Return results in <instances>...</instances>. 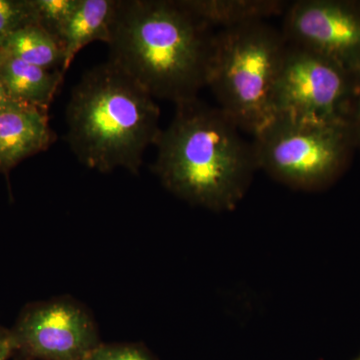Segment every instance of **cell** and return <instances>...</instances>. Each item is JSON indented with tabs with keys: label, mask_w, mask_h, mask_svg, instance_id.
<instances>
[{
	"label": "cell",
	"mask_w": 360,
	"mask_h": 360,
	"mask_svg": "<svg viewBox=\"0 0 360 360\" xmlns=\"http://www.w3.org/2000/svg\"><path fill=\"white\" fill-rule=\"evenodd\" d=\"M155 146L153 172L165 189L212 212L233 210L258 170L252 142L219 106L200 98L177 104Z\"/></svg>",
	"instance_id": "obj_1"
},
{
	"label": "cell",
	"mask_w": 360,
	"mask_h": 360,
	"mask_svg": "<svg viewBox=\"0 0 360 360\" xmlns=\"http://www.w3.org/2000/svg\"><path fill=\"white\" fill-rule=\"evenodd\" d=\"M213 35L181 0H120L108 61L177 105L206 86Z\"/></svg>",
	"instance_id": "obj_2"
},
{
	"label": "cell",
	"mask_w": 360,
	"mask_h": 360,
	"mask_svg": "<svg viewBox=\"0 0 360 360\" xmlns=\"http://www.w3.org/2000/svg\"><path fill=\"white\" fill-rule=\"evenodd\" d=\"M155 98L110 61L82 75L66 108L68 144L89 169L139 174L143 155L160 136Z\"/></svg>",
	"instance_id": "obj_3"
},
{
	"label": "cell",
	"mask_w": 360,
	"mask_h": 360,
	"mask_svg": "<svg viewBox=\"0 0 360 360\" xmlns=\"http://www.w3.org/2000/svg\"><path fill=\"white\" fill-rule=\"evenodd\" d=\"M286 41L266 21L213 35L206 86L241 131L255 135L274 117L272 94Z\"/></svg>",
	"instance_id": "obj_4"
},
{
	"label": "cell",
	"mask_w": 360,
	"mask_h": 360,
	"mask_svg": "<svg viewBox=\"0 0 360 360\" xmlns=\"http://www.w3.org/2000/svg\"><path fill=\"white\" fill-rule=\"evenodd\" d=\"M258 170L304 191L328 188L356 151L349 123L274 117L253 135Z\"/></svg>",
	"instance_id": "obj_5"
},
{
	"label": "cell",
	"mask_w": 360,
	"mask_h": 360,
	"mask_svg": "<svg viewBox=\"0 0 360 360\" xmlns=\"http://www.w3.org/2000/svg\"><path fill=\"white\" fill-rule=\"evenodd\" d=\"M359 84L335 61L288 41L272 94L274 117L349 123Z\"/></svg>",
	"instance_id": "obj_6"
},
{
	"label": "cell",
	"mask_w": 360,
	"mask_h": 360,
	"mask_svg": "<svg viewBox=\"0 0 360 360\" xmlns=\"http://www.w3.org/2000/svg\"><path fill=\"white\" fill-rule=\"evenodd\" d=\"M11 333L15 354L35 360H84L101 343L89 310L66 296L28 303Z\"/></svg>",
	"instance_id": "obj_7"
},
{
	"label": "cell",
	"mask_w": 360,
	"mask_h": 360,
	"mask_svg": "<svg viewBox=\"0 0 360 360\" xmlns=\"http://www.w3.org/2000/svg\"><path fill=\"white\" fill-rule=\"evenodd\" d=\"M284 37L360 79V0H297L283 13Z\"/></svg>",
	"instance_id": "obj_8"
},
{
	"label": "cell",
	"mask_w": 360,
	"mask_h": 360,
	"mask_svg": "<svg viewBox=\"0 0 360 360\" xmlns=\"http://www.w3.org/2000/svg\"><path fill=\"white\" fill-rule=\"evenodd\" d=\"M56 141L49 111L13 103L0 110V172L8 174L25 158L47 150Z\"/></svg>",
	"instance_id": "obj_9"
},
{
	"label": "cell",
	"mask_w": 360,
	"mask_h": 360,
	"mask_svg": "<svg viewBox=\"0 0 360 360\" xmlns=\"http://www.w3.org/2000/svg\"><path fill=\"white\" fill-rule=\"evenodd\" d=\"M120 4V0H78L59 37L65 49V72L86 45L110 44Z\"/></svg>",
	"instance_id": "obj_10"
},
{
	"label": "cell",
	"mask_w": 360,
	"mask_h": 360,
	"mask_svg": "<svg viewBox=\"0 0 360 360\" xmlns=\"http://www.w3.org/2000/svg\"><path fill=\"white\" fill-rule=\"evenodd\" d=\"M63 77V71L45 70L0 53V79L15 103L49 111Z\"/></svg>",
	"instance_id": "obj_11"
},
{
	"label": "cell",
	"mask_w": 360,
	"mask_h": 360,
	"mask_svg": "<svg viewBox=\"0 0 360 360\" xmlns=\"http://www.w3.org/2000/svg\"><path fill=\"white\" fill-rule=\"evenodd\" d=\"M205 25L219 30L266 21L281 15L290 2L283 0H181Z\"/></svg>",
	"instance_id": "obj_12"
},
{
	"label": "cell",
	"mask_w": 360,
	"mask_h": 360,
	"mask_svg": "<svg viewBox=\"0 0 360 360\" xmlns=\"http://www.w3.org/2000/svg\"><path fill=\"white\" fill-rule=\"evenodd\" d=\"M0 53L49 70L63 71L65 65V49L60 40L37 23L11 34L0 49Z\"/></svg>",
	"instance_id": "obj_13"
},
{
	"label": "cell",
	"mask_w": 360,
	"mask_h": 360,
	"mask_svg": "<svg viewBox=\"0 0 360 360\" xmlns=\"http://www.w3.org/2000/svg\"><path fill=\"white\" fill-rule=\"evenodd\" d=\"M77 2L78 0H32L37 25L59 39Z\"/></svg>",
	"instance_id": "obj_14"
},
{
	"label": "cell",
	"mask_w": 360,
	"mask_h": 360,
	"mask_svg": "<svg viewBox=\"0 0 360 360\" xmlns=\"http://www.w3.org/2000/svg\"><path fill=\"white\" fill-rule=\"evenodd\" d=\"M33 23L32 0H0V49L11 34Z\"/></svg>",
	"instance_id": "obj_15"
},
{
	"label": "cell",
	"mask_w": 360,
	"mask_h": 360,
	"mask_svg": "<svg viewBox=\"0 0 360 360\" xmlns=\"http://www.w3.org/2000/svg\"><path fill=\"white\" fill-rule=\"evenodd\" d=\"M84 360H155L143 345L137 343H112L98 347L90 352Z\"/></svg>",
	"instance_id": "obj_16"
},
{
	"label": "cell",
	"mask_w": 360,
	"mask_h": 360,
	"mask_svg": "<svg viewBox=\"0 0 360 360\" xmlns=\"http://www.w3.org/2000/svg\"><path fill=\"white\" fill-rule=\"evenodd\" d=\"M349 127L352 137H354L355 148H356V151L359 150L360 153V84L356 96H355L352 115H350Z\"/></svg>",
	"instance_id": "obj_17"
},
{
	"label": "cell",
	"mask_w": 360,
	"mask_h": 360,
	"mask_svg": "<svg viewBox=\"0 0 360 360\" xmlns=\"http://www.w3.org/2000/svg\"><path fill=\"white\" fill-rule=\"evenodd\" d=\"M14 354L15 347L11 329L0 326V360H8Z\"/></svg>",
	"instance_id": "obj_18"
},
{
	"label": "cell",
	"mask_w": 360,
	"mask_h": 360,
	"mask_svg": "<svg viewBox=\"0 0 360 360\" xmlns=\"http://www.w3.org/2000/svg\"><path fill=\"white\" fill-rule=\"evenodd\" d=\"M13 103H15V101H13V99L9 97L6 87H4L1 79H0V110H4L7 106L11 105V104Z\"/></svg>",
	"instance_id": "obj_19"
},
{
	"label": "cell",
	"mask_w": 360,
	"mask_h": 360,
	"mask_svg": "<svg viewBox=\"0 0 360 360\" xmlns=\"http://www.w3.org/2000/svg\"><path fill=\"white\" fill-rule=\"evenodd\" d=\"M18 360H35V359H25V357L18 356Z\"/></svg>",
	"instance_id": "obj_20"
},
{
	"label": "cell",
	"mask_w": 360,
	"mask_h": 360,
	"mask_svg": "<svg viewBox=\"0 0 360 360\" xmlns=\"http://www.w3.org/2000/svg\"><path fill=\"white\" fill-rule=\"evenodd\" d=\"M356 360H360V356L359 357V359H357Z\"/></svg>",
	"instance_id": "obj_21"
}]
</instances>
